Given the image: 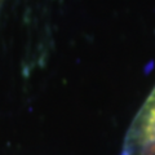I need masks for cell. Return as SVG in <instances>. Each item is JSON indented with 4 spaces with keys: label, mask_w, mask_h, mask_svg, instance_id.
<instances>
[{
    "label": "cell",
    "mask_w": 155,
    "mask_h": 155,
    "mask_svg": "<svg viewBox=\"0 0 155 155\" xmlns=\"http://www.w3.org/2000/svg\"><path fill=\"white\" fill-rule=\"evenodd\" d=\"M120 155H155V88L134 116Z\"/></svg>",
    "instance_id": "cell-1"
}]
</instances>
